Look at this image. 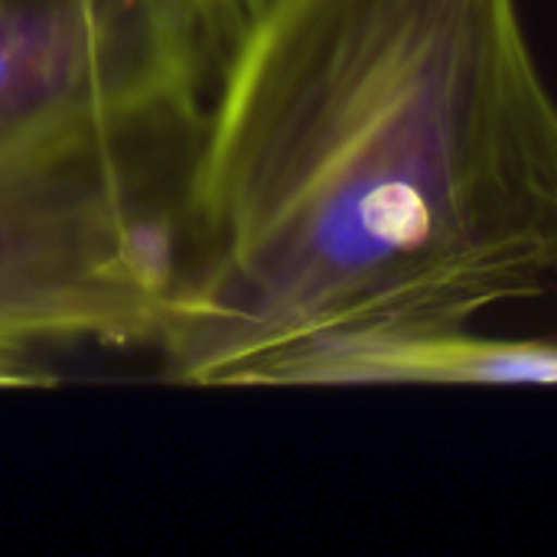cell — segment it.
<instances>
[{"label":"cell","mask_w":557,"mask_h":557,"mask_svg":"<svg viewBox=\"0 0 557 557\" xmlns=\"http://www.w3.org/2000/svg\"><path fill=\"white\" fill-rule=\"evenodd\" d=\"M180 248L157 349L183 385L548 294L557 98L519 0L248 7L186 160Z\"/></svg>","instance_id":"cell-1"},{"label":"cell","mask_w":557,"mask_h":557,"mask_svg":"<svg viewBox=\"0 0 557 557\" xmlns=\"http://www.w3.org/2000/svg\"><path fill=\"white\" fill-rule=\"evenodd\" d=\"M193 134L0 170V362L160 346L180 287Z\"/></svg>","instance_id":"cell-2"},{"label":"cell","mask_w":557,"mask_h":557,"mask_svg":"<svg viewBox=\"0 0 557 557\" xmlns=\"http://www.w3.org/2000/svg\"><path fill=\"white\" fill-rule=\"evenodd\" d=\"M228 33L206 0H0V170L193 134Z\"/></svg>","instance_id":"cell-3"},{"label":"cell","mask_w":557,"mask_h":557,"mask_svg":"<svg viewBox=\"0 0 557 557\" xmlns=\"http://www.w3.org/2000/svg\"><path fill=\"white\" fill-rule=\"evenodd\" d=\"M245 385H557V339H499L467 326L333 333L264 359Z\"/></svg>","instance_id":"cell-4"},{"label":"cell","mask_w":557,"mask_h":557,"mask_svg":"<svg viewBox=\"0 0 557 557\" xmlns=\"http://www.w3.org/2000/svg\"><path fill=\"white\" fill-rule=\"evenodd\" d=\"M206 3H209V7H212L219 16H222V20L235 23V20H238V16L248 10V7H255L258 0H206Z\"/></svg>","instance_id":"cell-5"}]
</instances>
